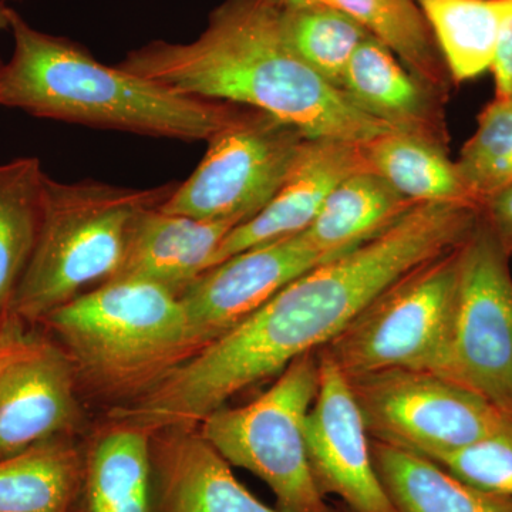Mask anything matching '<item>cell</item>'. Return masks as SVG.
<instances>
[{
  "mask_svg": "<svg viewBox=\"0 0 512 512\" xmlns=\"http://www.w3.org/2000/svg\"><path fill=\"white\" fill-rule=\"evenodd\" d=\"M480 208L417 204L365 244L293 279L258 311L171 367L137 404L150 429L201 423L231 397L319 352L417 266L470 238Z\"/></svg>",
  "mask_w": 512,
  "mask_h": 512,
  "instance_id": "obj_1",
  "label": "cell"
},
{
  "mask_svg": "<svg viewBox=\"0 0 512 512\" xmlns=\"http://www.w3.org/2000/svg\"><path fill=\"white\" fill-rule=\"evenodd\" d=\"M119 66L173 93L264 111L311 138L366 144L393 131L295 52L279 0H225L197 39L148 43Z\"/></svg>",
  "mask_w": 512,
  "mask_h": 512,
  "instance_id": "obj_2",
  "label": "cell"
},
{
  "mask_svg": "<svg viewBox=\"0 0 512 512\" xmlns=\"http://www.w3.org/2000/svg\"><path fill=\"white\" fill-rule=\"evenodd\" d=\"M3 18L15 47L0 66V106L40 119L187 143L210 140L242 109L173 93L120 66H106L72 40L32 28L6 6Z\"/></svg>",
  "mask_w": 512,
  "mask_h": 512,
  "instance_id": "obj_3",
  "label": "cell"
},
{
  "mask_svg": "<svg viewBox=\"0 0 512 512\" xmlns=\"http://www.w3.org/2000/svg\"><path fill=\"white\" fill-rule=\"evenodd\" d=\"M178 184L148 190L47 175L35 251L10 301V315L46 319L86 286L119 275L138 215L160 207Z\"/></svg>",
  "mask_w": 512,
  "mask_h": 512,
  "instance_id": "obj_4",
  "label": "cell"
},
{
  "mask_svg": "<svg viewBox=\"0 0 512 512\" xmlns=\"http://www.w3.org/2000/svg\"><path fill=\"white\" fill-rule=\"evenodd\" d=\"M94 373L130 383L183 362L195 352L180 295L167 286L116 276L46 316Z\"/></svg>",
  "mask_w": 512,
  "mask_h": 512,
  "instance_id": "obj_5",
  "label": "cell"
},
{
  "mask_svg": "<svg viewBox=\"0 0 512 512\" xmlns=\"http://www.w3.org/2000/svg\"><path fill=\"white\" fill-rule=\"evenodd\" d=\"M461 247L397 279L319 352L348 379L416 370L451 380Z\"/></svg>",
  "mask_w": 512,
  "mask_h": 512,
  "instance_id": "obj_6",
  "label": "cell"
},
{
  "mask_svg": "<svg viewBox=\"0 0 512 512\" xmlns=\"http://www.w3.org/2000/svg\"><path fill=\"white\" fill-rule=\"evenodd\" d=\"M318 386L319 353H306L252 402L221 407L201 421L202 439L231 466L261 478L285 512H332L306 448L305 424Z\"/></svg>",
  "mask_w": 512,
  "mask_h": 512,
  "instance_id": "obj_7",
  "label": "cell"
},
{
  "mask_svg": "<svg viewBox=\"0 0 512 512\" xmlns=\"http://www.w3.org/2000/svg\"><path fill=\"white\" fill-rule=\"evenodd\" d=\"M309 140L271 114L242 107L208 140L194 173L158 208L198 220H251L285 183Z\"/></svg>",
  "mask_w": 512,
  "mask_h": 512,
  "instance_id": "obj_8",
  "label": "cell"
},
{
  "mask_svg": "<svg viewBox=\"0 0 512 512\" xmlns=\"http://www.w3.org/2000/svg\"><path fill=\"white\" fill-rule=\"evenodd\" d=\"M370 439L429 458L512 429V416L453 380L386 370L349 379Z\"/></svg>",
  "mask_w": 512,
  "mask_h": 512,
  "instance_id": "obj_9",
  "label": "cell"
},
{
  "mask_svg": "<svg viewBox=\"0 0 512 512\" xmlns=\"http://www.w3.org/2000/svg\"><path fill=\"white\" fill-rule=\"evenodd\" d=\"M510 258L480 215L461 247L451 380L512 416Z\"/></svg>",
  "mask_w": 512,
  "mask_h": 512,
  "instance_id": "obj_10",
  "label": "cell"
},
{
  "mask_svg": "<svg viewBox=\"0 0 512 512\" xmlns=\"http://www.w3.org/2000/svg\"><path fill=\"white\" fill-rule=\"evenodd\" d=\"M330 259L335 258L320 254L301 232L245 249L202 272L180 292L195 352L258 311L293 279Z\"/></svg>",
  "mask_w": 512,
  "mask_h": 512,
  "instance_id": "obj_11",
  "label": "cell"
},
{
  "mask_svg": "<svg viewBox=\"0 0 512 512\" xmlns=\"http://www.w3.org/2000/svg\"><path fill=\"white\" fill-rule=\"evenodd\" d=\"M319 353V386L305 424L309 463L322 493L353 512H397L377 474L365 419L345 373Z\"/></svg>",
  "mask_w": 512,
  "mask_h": 512,
  "instance_id": "obj_12",
  "label": "cell"
},
{
  "mask_svg": "<svg viewBox=\"0 0 512 512\" xmlns=\"http://www.w3.org/2000/svg\"><path fill=\"white\" fill-rule=\"evenodd\" d=\"M362 170H367L363 144L311 138L274 198L255 217L229 232L208 269L245 249L301 234L315 220L330 192Z\"/></svg>",
  "mask_w": 512,
  "mask_h": 512,
  "instance_id": "obj_13",
  "label": "cell"
},
{
  "mask_svg": "<svg viewBox=\"0 0 512 512\" xmlns=\"http://www.w3.org/2000/svg\"><path fill=\"white\" fill-rule=\"evenodd\" d=\"M340 90L363 113L393 131L447 148L446 96L414 76L375 36L356 50Z\"/></svg>",
  "mask_w": 512,
  "mask_h": 512,
  "instance_id": "obj_14",
  "label": "cell"
},
{
  "mask_svg": "<svg viewBox=\"0 0 512 512\" xmlns=\"http://www.w3.org/2000/svg\"><path fill=\"white\" fill-rule=\"evenodd\" d=\"M73 412L69 362L45 342L0 375V458L52 440Z\"/></svg>",
  "mask_w": 512,
  "mask_h": 512,
  "instance_id": "obj_15",
  "label": "cell"
},
{
  "mask_svg": "<svg viewBox=\"0 0 512 512\" xmlns=\"http://www.w3.org/2000/svg\"><path fill=\"white\" fill-rule=\"evenodd\" d=\"M239 224L238 220H198L148 208L134 222L117 276L157 282L180 295L207 271L221 242Z\"/></svg>",
  "mask_w": 512,
  "mask_h": 512,
  "instance_id": "obj_16",
  "label": "cell"
},
{
  "mask_svg": "<svg viewBox=\"0 0 512 512\" xmlns=\"http://www.w3.org/2000/svg\"><path fill=\"white\" fill-rule=\"evenodd\" d=\"M370 444L397 512H512V497L473 487L429 457L382 441Z\"/></svg>",
  "mask_w": 512,
  "mask_h": 512,
  "instance_id": "obj_17",
  "label": "cell"
},
{
  "mask_svg": "<svg viewBox=\"0 0 512 512\" xmlns=\"http://www.w3.org/2000/svg\"><path fill=\"white\" fill-rule=\"evenodd\" d=\"M414 205L379 175L357 171L330 192L302 234L320 254L338 258L375 238Z\"/></svg>",
  "mask_w": 512,
  "mask_h": 512,
  "instance_id": "obj_18",
  "label": "cell"
},
{
  "mask_svg": "<svg viewBox=\"0 0 512 512\" xmlns=\"http://www.w3.org/2000/svg\"><path fill=\"white\" fill-rule=\"evenodd\" d=\"M163 512H285L249 493L200 436L174 441L163 460Z\"/></svg>",
  "mask_w": 512,
  "mask_h": 512,
  "instance_id": "obj_19",
  "label": "cell"
},
{
  "mask_svg": "<svg viewBox=\"0 0 512 512\" xmlns=\"http://www.w3.org/2000/svg\"><path fill=\"white\" fill-rule=\"evenodd\" d=\"M367 170L416 204H477L468 194L447 148L389 131L363 144ZM481 208V207H480Z\"/></svg>",
  "mask_w": 512,
  "mask_h": 512,
  "instance_id": "obj_20",
  "label": "cell"
},
{
  "mask_svg": "<svg viewBox=\"0 0 512 512\" xmlns=\"http://www.w3.org/2000/svg\"><path fill=\"white\" fill-rule=\"evenodd\" d=\"M46 177L36 157L0 164V318L35 251Z\"/></svg>",
  "mask_w": 512,
  "mask_h": 512,
  "instance_id": "obj_21",
  "label": "cell"
},
{
  "mask_svg": "<svg viewBox=\"0 0 512 512\" xmlns=\"http://www.w3.org/2000/svg\"><path fill=\"white\" fill-rule=\"evenodd\" d=\"M423 13L447 72L466 82L493 63L501 23L511 0H414Z\"/></svg>",
  "mask_w": 512,
  "mask_h": 512,
  "instance_id": "obj_22",
  "label": "cell"
},
{
  "mask_svg": "<svg viewBox=\"0 0 512 512\" xmlns=\"http://www.w3.org/2000/svg\"><path fill=\"white\" fill-rule=\"evenodd\" d=\"M282 3L318 2L346 13L424 83L447 96V72L429 25L414 0H279Z\"/></svg>",
  "mask_w": 512,
  "mask_h": 512,
  "instance_id": "obj_23",
  "label": "cell"
},
{
  "mask_svg": "<svg viewBox=\"0 0 512 512\" xmlns=\"http://www.w3.org/2000/svg\"><path fill=\"white\" fill-rule=\"evenodd\" d=\"M80 481L76 453L53 439L0 458V512H73Z\"/></svg>",
  "mask_w": 512,
  "mask_h": 512,
  "instance_id": "obj_24",
  "label": "cell"
},
{
  "mask_svg": "<svg viewBox=\"0 0 512 512\" xmlns=\"http://www.w3.org/2000/svg\"><path fill=\"white\" fill-rule=\"evenodd\" d=\"M89 512H151V456L146 431L127 426L94 450L86 473Z\"/></svg>",
  "mask_w": 512,
  "mask_h": 512,
  "instance_id": "obj_25",
  "label": "cell"
},
{
  "mask_svg": "<svg viewBox=\"0 0 512 512\" xmlns=\"http://www.w3.org/2000/svg\"><path fill=\"white\" fill-rule=\"evenodd\" d=\"M285 35L295 52L340 89L346 67L372 36L346 13L318 2L282 3Z\"/></svg>",
  "mask_w": 512,
  "mask_h": 512,
  "instance_id": "obj_26",
  "label": "cell"
},
{
  "mask_svg": "<svg viewBox=\"0 0 512 512\" xmlns=\"http://www.w3.org/2000/svg\"><path fill=\"white\" fill-rule=\"evenodd\" d=\"M470 197L483 205L512 184V99H494L456 161Z\"/></svg>",
  "mask_w": 512,
  "mask_h": 512,
  "instance_id": "obj_27",
  "label": "cell"
},
{
  "mask_svg": "<svg viewBox=\"0 0 512 512\" xmlns=\"http://www.w3.org/2000/svg\"><path fill=\"white\" fill-rule=\"evenodd\" d=\"M430 460L473 487L512 497V429Z\"/></svg>",
  "mask_w": 512,
  "mask_h": 512,
  "instance_id": "obj_28",
  "label": "cell"
},
{
  "mask_svg": "<svg viewBox=\"0 0 512 512\" xmlns=\"http://www.w3.org/2000/svg\"><path fill=\"white\" fill-rule=\"evenodd\" d=\"M20 320L10 313L0 318V375L20 357L35 352L45 343L25 332Z\"/></svg>",
  "mask_w": 512,
  "mask_h": 512,
  "instance_id": "obj_29",
  "label": "cell"
},
{
  "mask_svg": "<svg viewBox=\"0 0 512 512\" xmlns=\"http://www.w3.org/2000/svg\"><path fill=\"white\" fill-rule=\"evenodd\" d=\"M490 70L494 73L495 99H512V0L501 23Z\"/></svg>",
  "mask_w": 512,
  "mask_h": 512,
  "instance_id": "obj_30",
  "label": "cell"
},
{
  "mask_svg": "<svg viewBox=\"0 0 512 512\" xmlns=\"http://www.w3.org/2000/svg\"><path fill=\"white\" fill-rule=\"evenodd\" d=\"M481 218L493 232L498 244L512 256V184L481 205Z\"/></svg>",
  "mask_w": 512,
  "mask_h": 512,
  "instance_id": "obj_31",
  "label": "cell"
},
{
  "mask_svg": "<svg viewBox=\"0 0 512 512\" xmlns=\"http://www.w3.org/2000/svg\"><path fill=\"white\" fill-rule=\"evenodd\" d=\"M0 66H2V60H0Z\"/></svg>",
  "mask_w": 512,
  "mask_h": 512,
  "instance_id": "obj_32",
  "label": "cell"
}]
</instances>
